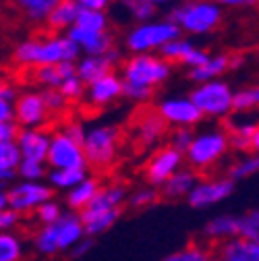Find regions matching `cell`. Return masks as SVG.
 I'll list each match as a JSON object with an SVG mask.
<instances>
[{
    "mask_svg": "<svg viewBox=\"0 0 259 261\" xmlns=\"http://www.w3.org/2000/svg\"><path fill=\"white\" fill-rule=\"evenodd\" d=\"M79 48L64 36L50 34L46 38H29L15 46L13 60L21 67H56L62 62H77Z\"/></svg>",
    "mask_w": 259,
    "mask_h": 261,
    "instance_id": "cell-1",
    "label": "cell"
},
{
    "mask_svg": "<svg viewBox=\"0 0 259 261\" xmlns=\"http://www.w3.org/2000/svg\"><path fill=\"white\" fill-rule=\"evenodd\" d=\"M126 195H128L126 187L118 185V182L100 187L98 195L77 214L81 224H83L85 237L95 239V237H100V234L110 230L122 214V205L126 201Z\"/></svg>",
    "mask_w": 259,
    "mask_h": 261,
    "instance_id": "cell-2",
    "label": "cell"
},
{
    "mask_svg": "<svg viewBox=\"0 0 259 261\" xmlns=\"http://www.w3.org/2000/svg\"><path fill=\"white\" fill-rule=\"evenodd\" d=\"M81 239H85V230L79 216L64 212L54 224L38 228L34 234V249L40 255L52 257L58 253H69Z\"/></svg>",
    "mask_w": 259,
    "mask_h": 261,
    "instance_id": "cell-3",
    "label": "cell"
},
{
    "mask_svg": "<svg viewBox=\"0 0 259 261\" xmlns=\"http://www.w3.org/2000/svg\"><path fill=\"white\" fill-rule=\"evenodd\" d=\"M168 19L180 29V34L208 36L222 25L224 9L216 0H185L170 11Z\"/></svg>",
    "mask_w": 259,
    "mask_h": 261,
    "instance_id": "cell-4",
    "label": "cell"
},
{
    "mask_svg": "<svg viewBox=\"0 0 259 261\" xmlns=\"http://www.w3.org/2000/svg\"><path fill=\"white\" fill-rule=\"evenodd\" d=\"M228 151H230V145H228L226 130L222 126H210L193 135V141L189 149L183 153V158L187 160L189 168H193L199 174L201 170L214 168Z\"/></svg>",
    "mask_w": 259,
    "mask_h": 261,
    "instance_id": "cell-5",
    "label": "cell"
},
{
    "mask_svg": "<svg viewBox=\"0 0 259 261\" xmlns=\"http://www.w3.org/2000/svg\"><path fill=\"white\" fill-rule=\"evenodd\" d=\"M172 75V64L158 54H131L122 60L120 79L122 83L137 85L145 89H156L166 83Z\"/></svg>",
    "mask_w": 259,
    "mask_h": 261,
    "instance_id": "cell-6",
    "label": "cell"
},
{
    "mask_svg": "<svg viewBox=\"0 0 259 261\" xmlns=\"http://www.w3.org/2000/svg\"><path fill=\"white\" fill-rule=\"evenodd\" d=\"M118 145H120V133L112 124H93L85 128V135L81 141V149L87 162V168H100L106 170L110 168L116 155H118Z\"/></svg>",
    "mask_w": 259,
    "mask_h": 261,
    "instance_id": "cell-7",
    "label": "cell"
},
{
    "mask_svg": "<svg viewBox=\"0 0 259 261\" xmlns=\"http://www.w3.org/2000/svg\"><path fill=\"white\" fill-rule=\"evenodd\" d=\"M180 36V29L170 19L137 23L124 36V48L131 54H153L164 44Z\"/></svg>",
    "mask_w": 259,
    "mask_h": 261,
    "instance_id": "cell-8",
    "label": "cell"
},
{
    "mask_svg": "<svg viewBox=\"0 0 259 261\" xmlns=\"http://www.w3.org/2000/svg\"><path fill=\"white\" fill-rule=\"evenodd\" d=\"M189 100L195 104L201 116L208 118H226L232 114V85L222 79L199 83L191 89Z\"/></svg>",
    "mask_w": 259,
    "mask_h": 261,
    "instance_id": "cell-9",
    "label": "cell"
},
{
    "mask_svg": "<svg viewBox=\"0 0 259 261\" xmlns=\"http://www.w3.org/2000/svg\"><path fill=\"white\" fill-rule=\"evenodd\" d=\"M46 166L52 170H87V162L79 143L69 139L62 130H54L50 133Z\"/></svg>",
    "mask_w": 259,
    "mask_h": 261,
    "instance_id": "cell-10",
    "label": "cell"
},
{
    "mask_svg": "<svg viewBox=\"0 0 259 261\" xmlns=\"http://www.w3.org/2000/svg\"><path fill=\"white\" fill-rule=\"evenodd\" d=\"M54 199V191L42 180V182H27V180H17L7 187V203L9 210L17 212L21 218L25 214H34L38 205L44 201Z\"/></svg>",
    "mask_w": 259,
    "mask_h": 261,
    "instance_id": "cell-11",
    "label": "cell"
},
{
    "mask_svg": "<svg viewBox=\"0 0 259 261\" xmlns=\"http://www.w3.org/2000/svg\"><path fill=\"white\" fill-rule=\"evenodd\" d=\"M235 182L226 176H214V178H205L193 187V191L187 195V203L193 210H210L220 205L222 201H226L235 193Z\"/></svg>",
    "mask_w": 259,
    "mask_h": 261,
    "instance_id": "cell-12",
    "label": "cell"
},
{
    "mask_svg": "<svg viewBox=\"0 0 259 261\" xmlns=\"http://www.w3.org/2000/svg\"><path fill=\"white\" fill-rule=\"evenodd\" d=\"M156 114L174 128H193L203 120L201 112L189 100V95H170L158 102Z\"/></svg>",
    "mask_w": 259,
    "mask_h": 261,
    "instance_id": "cell-13",
    "label": "cell"
},
{
    "mask_svg": "<svg viewBox=\"0 0 259 261\" xmlns=\"http://www.w3.org/2000/svg\"><path fill=\"white\" fill-rule=\"evenodd\" d=\"M13 108H15V122L21 128H44L46 122L50 120V114L42 102L40 91L19 93Z\"/></svg>",
    "mask_w": 259,
    "mask_h": 261,
    "instance_id": "cell-14",
    "label": "cell"
},
{
    "mask_svg": "<svg viewBox=\"0 0 259 261\" xmlns=\"http://www.w3.org/2000/svg\"><path fill=\"white\" fill-rule=\"evenodd\" d=\"M183 162H185L183 153H178L176 149H172L168 145L158 149L149 158L147 166H145V180H147V185L153 187V189H160L178 168H183Z\"/></svg>",
    "mask_w": 259,
    "mask_h": 261,
    "instance_id": "cell-15",
    "label": "cell"
},
{
    "mask_svg": "<svg viewBox=\"0 0 259 261\" xmlns=\"http://www.w3.org/2000/svg\"><path fill=\"white\" fill-rule=\"evenodd\" d=\"M118 62H120V52L116 48H112L104 56H79L75 62V73L83 81V85H89L98 81L100 77L112 73Z\"/></svg>",
    "mask_w": 259,
    "mask_h": 261,
    "instance_id": "cell-16",
    "label": "cell"
},
{
    "mask_svg": "<svg viewBox=\"0 0 259 261\" xmlns=\"http://www.w3.org/2000/svg\"><path fill=\"white\" fill-rule=\"evenodd\" d=\"M15 145L21 153V160L42 162L46 164V153L50 145V133L44 128H19Z\"/></svg>",
    "mask_w": 259,
    "mask_h": 261,
    "instance_id": "cell-17",
    "label": "cell"
},
{
    "mask_svg": "<svg viewBox=\"0 0 259 261\" xmlns=\"http://www.w3.org/2000/svg\"><path fill=\"white\" fill-rule=\"evenodd\" d=\"M67 36L81 52V56H104L106 52H110L114 48V36L110 31L104 34H93V31H83L79 27H71L64 31Z\"/></svg>",
    "mask_w": 259,
    "mask_h": 261,
    "instance_id": "cell-18",
    "label": "cell"
},
{
    "mask_svg": "<svg viewBox=\"0 0 259 261\" xmlns=\"http://www.w3.org/2000/svg\"><path fill=\"white\" fill-rule=\"evenodd\" d=\"M85 95L87 102L93 108H106L112 102H116L122 95V79L120 75H116L114 71L100 77L98 81H93L89 85H85Z\"/></svg>",
    "mask_w": 259,
    "mask_h": 261,
    "instance_id": "cell-19",
    "label": "cell"
},
{
    "mask_svg": "<svg viewBox=\"0 0 259 261\" xmlns=\"http://www.w3.org/2000/svg\"><path fill=\"white\" fill-rule=\"evenodd\" d=\"M228 135V145L230 149L239 153H257L259 149V124L257 120H241V122H230L224 128Z\"/></svg>",
    "mask_w": 259,
    "mask_h": 261,
    "instance_id": "cell-20",
    "label": "cell"
},
{
    "mask_svg": "<svg viewBox=\"0 0 259 261\" xmlns=\"http://www.w3.org/2000/svg\"><path fill=\"white\" fill-rule=\"evenodd\" d=\"M214 257L218 261H259V243L235 237L216 245Z\"/></svg>",
    "mask_w": 259,
    "mask_h": 261,
    "instance_id": "cell-21",
    "label": "cell"
},
{
    "mask_svg": "<svg viewBox=\"0 0 259 261\" xmlns=\"http://www.w3.org/2000/svg\"><path fill=\"white\" fill-rule=\"evenodd\" d=\"M199 182V174L193 168H178L164 185L158 189L160 197H164L168 201H178V199H187V195L193 191Z\"/></svg>",
    "mask_w": 259,
    "mask_h": 261,
    "instance_id": "cell-22",
    "label": "cell"
},
{
    "mask_svg": "<svg viewBox=\"0 0 259 261\" xmlns=\"http://www.w3.org/2000/svg\"><path fill=\"white\" fill-rule=\"evenodd\" d=\"M203 239L212 245H220L237 237V214H218L203 224Z\"/></svg>",
    "mask_w": 259,
    "mask_h": 261,
    "instance_id": "cell-23",
    "label": "cell"
},
{
    "mask_svg": "<svg viewBox=\"0 0 259 261\" xmlns=\"http://www.w3.org/2000/svg\"><path fill=\"white\" fill-rule=\"evenodd\" d=\"M228 71H230V54H226V52H220V54H214V56L210 54L205 64H201L199 69L189 71V79L195 85H199V83L216 81Z\"/></svg>",
    "mask_w": 259,
    "mask_h": 261,
    "instance_id": "cell-24",
    "label": "cell"
},
{
    "mask_svg": "<svg viewBox=\"0 0 259 261\" xmlns=\"http://www.w3.org/2000/svg\"><path fill=\"white\" fill-rule=\"evenodd\" d=\"M100 187H102V182L95 178V176H85L79 185H75L71 191H67V197H64V203H67V207H69V212H73V214H79L95 195H98V191H100Z\"/></svg>",
    "mask_w": 259,
    "mask_h": 261,
    "instance_id": "cell-25",
    "label": "cell"
},
{
    "mask_svg": "<svg viewBox=\"0 0 259 261\" xmlns=\"http://www.w3.org/2000/svg\"><path fill=\"white\" fill-rule=\"evenodd\" d=\"M137 141L141 143V147H153L158 145L166 135V122L162 120L156 112H149V114H143L137 122Z\"/></svg>",
    "mask_w": 259,
    "mask_h": 261,
    "instance_id": "cell-26",
    "label": "cell"
},
{
    "mask_svg": "<svg viewBox=\"0 0 259 261\" xmlns=\"http://www.w3.org/2000/svg\"><path fill=\"white\" fill-rule=\"evenodd\" d=\"M75 62H62L56 67H38L34 69V79L42 89H58L60 83L69 77H75Z\"/></svg>",
    "mask_w": 259,
    "mask_h": 261,
    "instance_id": "cell-27",
    "label": "cell"
},
{
    "mask_svg": "<svg viewBox=\"0 0 259 261\" xmlns=\"http://www.w3.org/2000/svg\"><path fill=\"white\" fill-rule=\"evenodd\" d=\"M79 15V7L73 3V0H60V3L52 9V13L46 19V27L52 31V34H60V31H67L75 25Z\"/></svg>",
    "mask_w": 259,
    "mask_h": 261,
    "instance_id": "cell-28",
    "label": "cell"
},
{
    "mask_svg": "<svg viewBox=\"0 0 259 261\" xmlns=\"http://www.w3.org/2000/svg\"><path fill=\"white\" fill-rule=\"evenodd\" d=\"M58 3L60 0H13V5L23 13V17L34 25L46 23L48 15Z\"/></svg>",
    "mask_w": 259,
    "mask_h": 261,
    "instance_id": "cell-29",
    "label": "cell"
},
{
    "mask_svg": "<svg viewBox=\"0 0 259 261\" xmlns=\"http://www.w3.org/2000/svg\"><path fill=\"white\" fill-rule=\"evenodd\" d=\"M75 27H79L83 31H93V34H104V31H110V15L106 11L79 9Z\"/></svg>",
    "mask_w": 259,
    "mask_h": 261,
    "instance_id": "cell-30",
    "label": "cell"
},
{
    "mask_svg": "<svg viewBox=\"0 0 259 261\" xmlns=\"http://www.w3.org/2000/svg\"><path fill=\"white\" fill-rule=\"evenodd\" d=\"M214 251L210 245H203V243H191L178 251H172L168 253L164 259L160 261H214Z\"/></svg>",
    "mask_w": 259,
    "mask_h": 261,
    "instance_id": "cell-31",
    "label": "cell"
},
{
    "mask_svg": "<svg viewBox=\"0 0 259 261\" xmlns=\"http://www.w3.org/2000/svg\"><path fill=\"white\" fill-rule=\"evenodd\" d=\"M257 170H259V158H257V153H245V155L237 158L232 164L228 166V174H226V178H230L237 185L239 180H247L253 174H257Z\"/></svg>",
    "mask_w": 259,
    "mask_h": 261,
    "instance_id": "cell-32",
    "label": "cell"
},
{
    "mask_svg": "<svg viewBox=\"0 0 259 261\" xmlns=\"http://www.w3.org/2000/svg\"><path fill=\"white\" fill-rule=\"evenodd\" d=\"M87 176V170H50L46 174V185L54 191H71L75 185H79Z\"/></svg>",
    "mask_w": 259,
    "mask_h": 261,
    "instance_id": "cell-33",
    "label": "cell"
},
{
    "mask_svg": "<svg viewBox=\"0 0 259 261\" xmlns=\"http://www.w3.org/2000/svg\"><path fill=\"white\" fill-rule=\"evenodd\" d=\"M25 243L17 232L0 234V261H23Z\"/></svg>",
    "mask_w": 259,
    "mask_h": 261,
    "instance_id": "cell-34",
    "label": "cell"
},
{
    "mask_svg": "<svg viewBox=\"0 0 259 261\" xmlns=\"http://www.w3.org/2000/svg\"><path fill=\"white\" fill-rule=\"evenodd\" d=\"M237 237L259 243V210L257 207L237 214Z\"/></svg>",
    "mask_w": 259,
    "mask_h": 261,
    "instance_id": "cell-35",
    "label": "cell"
},
{
    "mask_svg": "<svg viewBox=\"0 0 259 261\" xmlns=\"http://www.w3.org/2000/svg\"><path fill=\"white\" fill-rule=\"evenodd\" d=\"M257 106H259V87L257 85H249V87L232 91V112L249 114Z\"/></svg>",
    "mask_w": 259,
    "mask_h": 261,
    "instance_id": "cell-36",
    "label": "cell"
},
{
    "mask_svg": "<svg viewBox=\"0 0 259 261\" xmlns=\"http://www.w3.org/2000/svg\"><path fill=\"white\" fill-rule=\"evenodd\" d=\"M193 46H195V44H193L191 40H187V38L180 36V38H174V40H170L168 44L162 46V48L158 50V56L164 58V60L170 62V64H172V62H180Z\"/></svg>",
    "mask_w": 259,
    "mask_h": 261,
    "instance_id": "cell-37",
    "label": "cell"
},
{
    "mask_svg": "<svg viewBox=\"0 0 259 261\" xmlns=\"http://www.w3.org/2000/svg\"><path fill=\"white\" fill-rule=\"evenodd\" d=\"M118 5L126 11V15L135 19L137 23H147L156 19V7L149 3H143V0H118Z\"/></svg>",
    "mask_w": 259,
    "mask_h": 261,
    "instance_id": "cell-38",
    "label": "cell"
},
{
    "mask_svg": "<svg viewBox=\"0 0 259 261\" xmlns=\"http://www.w3.org/2000/svg\"><path fill=\"white\" fill-rule=\"evenodd\" d=\"M158 197H160L158 189H153V187H149V185H143V187L135 189L133 193H128L124 203H126L128 207H133V210H145V207L153 205V203L158 201Z\"/></svg>",
    "mask_w": 259,
    "mask_h": 261,
    "instance_id": "cell-39",
    "label": "cell"
},
{
    "mask_svg": "<svg viewBox=\"0 0 259 261\" xmlns=\"http://www.w3.org/2000/svg\"><path fill=\"white\" fill-rule=\"evenodd\" d=\"M46 174H48V170H46V164H42V162L21 160L17 166V176L27 182H42L46 178Z\"/></svg>",
    "mask_w": 259,
    "mask_h": 261,
    "instance_id": "cell-40",
    "label": "cell"
},
{
    "mask_svg": "<svg viewBox=\"0 0 259 261\" xmlns=\"http://www.w3.org/2000/svg\"><path fill=\"white\" fill-rule=\"evenodd\" d=\"M34 214H36V220L40 222V226H48V224H54L64 214V207L56 199H50V201H44L42 205H38Z\"/></svg>",
    "mask_w": 259,
    "mask_h": 261,
    "instance_id": "cell-41",
    "label": "cell"
},
{
    "mask_svg": "<svg viewBox=\"0 0 259 261\" xmlns=\"http://www.w3.org/2000/svg\"><path fill=\"white\" fill-rule=\"evenodd\" d=\"M40 95H42V102H44L48 114H60V112L67 110V106H69V102L64 100L58 89H42Z\"/></svg>",
    "mask_w": 259,
    "mask_h": 261,
    "instance_id": "cell-42",
    "label": "cell"
},
{
    "mask_svg": "<svg viewBox=\"0 0 259 261\" xmlns=\"http://www.w3.org/2000/svg\"><path fill=\"white\" fill-rule=\"evenodd\" d=\"M58 91L62 93V97H64L67 102H77V100H81L83 93H85V85H83V81L75 75V77L64 79V81L60 83Z\"/></svg>",
    "mask_w": 259,
    "mask_h": 261,
    "instance_id": "cell-43",
    "label": "cell"
},
{
    "mask_svg": "<svg viewBox=\"0 0 259 261\" xmlns=\"http://www.w3.org/2000/svg\"><path fill=\"white\" fill-rule=\"evenodd\" d=\"M122 95L126 97L128 102L147 104V102H151V97H153V89H145V87H137V85L122 83Z\"/></svg>",
    "mask_w": 259,
    "mask_h": 261,
    "instance_id": "cell-44",
    "label": "cell"
},
{
    "mask_svg": "<svg viewBox=\"0 0 259 261\" xmlns=\"http://www.w3.org/2000/svg\"><path fill=\"white\" fill-rule=\"evenodd\" d=\"M193 135L195 133H193L191 128H174V133L170 135V145L168 147L176 149L178 153H185L189 149L191 141H193Z\"/></svg>",
    "mask_w": 259,
    "mask_h": 261,
    "instance_id": "cell-45",
    "label": "cell"
},
{
    "mask_svg": "<svg viewBox=\"0 0 259 261\" xmlns=\"http://www.w3.org/2000/svg\"><path fill=\"white\" fill-rule=\"evenodd\" d=\"M208 58H210V52H208V50H203V48H199V46H193V48L187 52V56L180 60V64H185V67L191 71V69H199L201 64H205Z\"/></svg>",
    "mask_w": 259,
    "mask_h": 261,
    "instance_id": "cell-46",
    "label": "cell"
},
{
    "mask_svg": "<svg viewBox=\"0 0 259 261\" xmlns=\"http://www.w3.org/2000/svg\"><path fill=\"white\" fill-rule=\"evenodd\" d=\"M19 222H21V216L17 214V212H13V210H3L0 212V234L3 232H15V228L19 226Z\"/></svg>",
    "mask_w": 259,
    "mask_h": 261,
    "instance_id": "cell-47",
    "label": "cell"
},
{
    "mask_svg": "<svg viewBox=\"0 0 259 261\" xmlns=\"http://www.w3.org/2000/svg\"><path fill=\"white\" fill-rule=\"evenodd\" d=\"M60 130H62V133L67 135L69 139H73L75 143H79V145H81L83 135H85V126H83V122H79V120H71V122L64 124Z\"/></svg>",
    "mask_w": 259,
    "mask_h": 261,
    "instance_id": "cell-48",
    "label": "cell"
},
{
    "mask_svg": "<svg viewBox=\"0 0 259 261\" xmlns=\"http://www.w3.org/2000/svg\"><path fill=\"white\" fill-rule=\"evenodd\" d=\"M73 3L85 11H108L114 5V0H73Z\"/></svg>",
    "mask_w": 259,
    "mask_h": 261,
    "instance_id": "cell-49",
    "label": "cell"
},
{
    "mask_svg": "<svg viewBox=\"0 0 259 261\" xmlns=\"http://www.w3.org/2000/svg\"><path fill=\"white\" fill-rule=\"evenodd\" d=\"M91 249H93V239L85 237V239H81V241L69 251V257H73V259H81V257H85Z\"/></svg>",
    "mask_w": 259,
    "mask_h": 261,
    "instance_id": "cell-50",
    "label": "cell"
},
{
    "mask_svg": "<svg viewBox=\"0 0 259 261\" xmlns=\"http://www.w3.org/2000/svg\"><path fill=\"white\" fill-rule=\"evenodd\" d=\"M19 133L17 122H0V143H11L15 141Z\"/></svg>",
    "mask_w": 259,
    "mask_h": 261,
    "instance_id": "cell-51",
    "label": "cell"
},
{
    "mask_svg": "<svg viewBox=\"0 0 259 261\" xmlns=\"http://www.w3.org/2000/svg\"><path fill=\"white\" fill-rule=\"evenodd\" d=\"M17 87L15 85H11L9 81H5V79H0V100H5V102H13L15 104V100H17Z\"/></svg>",
    "mask_w": 259,
    "mask_h": 261,
    "instance_id": "cell-52",
    "label": "cell"
},
{
    "mask_svg": "<svg viewBox=\"0 0 259 261\" xmlns=\"http://www.w3.org/2000/svg\"><path fill=\"white\" fill-rule=\"evenodd\" d=\"M216 3L224 9V7H230V9H249L255 7L257 0H216Z\"/></svg>",
    "mask_w": 259,
    "mask_h": 261,
    "instance_id": "cell-53",
    "label": "cell"
},
{
    "mask_svg": "<svg viewBox=\"0 0 259 261\" xmlns=\"http://www.w3.org/2000/svg\"><path fill=\"white\" fill-rule=\"evenodd\" d=\"M0 122H15V108H13V102L0 100Z\"/></svg>",
    "mask_w": 259,
    "mask_h": 261,
    "instance_id": "cell-54",
    "label": "cell"
},
{
    "mask_svg": "<svg viewBox=\"0 0 259 261\" xmlns=\"http://www.w3.org/2000/svg\"><path fill=\"white\" fill-rule=\"evenodd\" d=\"M9 203H7V185H0V212L7 210Z\"/></svg>",
    "mask_w": 259,
    "mask_h": 261,
    "instance_id": "cell-55",
    "label": "cell"
},
{
    "mask_svg": "<svg viewBox=\"0 0 259 261\" xmlns=\"http://www.w3.org/2000/svg\"><path fill=\"white\" fill-rule=\"evenodd\" d=\"M143 3H149V5H153L158 9L160 5H168V3H174V0H143Z\"/></svg>",
    "mask_w": 259,
    "mask_h": 261,
    "instance_id": "cell-56",
    "label": "cell"
},
{
    "mask_svg": "<svg viewBox=\"0 0 259 261\" xmlns=\"http://www.w3.org/2000/svg\"><path fill=\"white\" fill-rule=\"evenodd\" d=\"M214 261H218V259H214Z\"/></svg>",
    "mask_w": 259,
    "mask_h": 261,
    "instance_id": "cell-57",
    "label": "cell"
}]
</instances>
